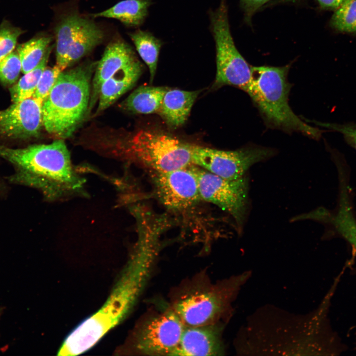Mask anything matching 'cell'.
Instances as JSON below:
<instances>
[{
    "mask_svg": "<svg viewBox=\"0 0 356 356\" xmlns=\"http://www.w3.org/2000/svg\"><path fill=\"white\" fill-rule=\"evenodd\" d=\"M55 34L56 65L62 71L91 51L104 37L93 21L75 12L62 17Z\"/></svg>",
    "mask_w": 356,
    "mask_h": 356,
    "instance_id": "ba28073f",
    "label": "cell"
},
{
    "mask_svg": "<svg viewBox=\"0 0 356 356\" xmlns=\"http://www.w3.org/2000/svg\"><path fill=\"white\" fill-rule=\"evenodd\" d=\"M250 275L249 272H246L216 288L186 295L175 303L173 309L185 326L215 324L229 309L231 302Z\"/></svg>",
    "mask_w": 356,
    "mask_h": 356,
    "instance_id": "52a82bcc",
    "label": "cell"
},
{
    "mask_svg": "<svg viewBox=\"0 0 356 356\" xmlns=\"http://www.w3.org/2000/svg\"><path fill=\"white\" fill-rule=\"evenodd\" d=\"M215 324L185 326L172 356H219L224 352L220 331Z\"/></svg>",
    "mask_w": 356,
    "mask_h": 356,
    "instance_id": "5bb4252c",
    "label": "cell"
},
{
    "mask_svg": "<svg viewBox=\"0 0 356 356\" xmlns=\"http://www.w3.org/2000/svg\"><path fill=\"white\" fill-rule=\"evenodd\" d=\"M290 66H251V80L246 92L268 128L287 133L298 132L318 139L324 131L308 124L289 105L292 86L288 80Z\"/></svg>",
    "mask_w": 356,
    "mask_h": 356,
    "instance_id": "3957f363",
    "label": "cell"
},
{
    "mask_svg": "<svg viewBox=\"0 0 356 356\" xmlns=\"http://www.w3.org/2000/svg\"><path fill=\"white\" fill-rule=\"evenodd\" d=\"M52 46H49L42 60L33 70L24 74L18 82L10 88L13 103L20 102L33 96L41 76L46 68Z\"/></svg>",
    "mask_w": 356,
    "mask_h": 356,
    "instance_id": "7402d4cb",
    "label": "cell"
},
{
    "mask_svg": "<svg viewBox=\"0 0 356 356\" xmlns=\"http://www.w3.org/2000/svg\"><path fill=\"white\" fill-rule=\"evenodd\" d=\"M335 10L331 27L340 33L356 34V0H346Z\"/></svg>",
    "mask_w": 356,
    "mask_h": 356,
    "instance_id": "cb8c5ba5",
    "label": "cell"
},
{
    "mask_svg": "<svg viewBox=\"0 0 356 356\" xmlns=\"http://www.w3.org/2000/svg\"><path fill=\"white\" fill-rule=\"evenodd\" d=\"M314 124L330 131L341 134L346 142L356 150V124L353 123L339 124L322 123L315 121Z\"/></svg>",
    "mask_w": 356,
    "mask_h": 356,
    "instance_id": "83f0119b",
    "label": "cell"
},
{
    "mask_svg": "<svg viewBox=\"0 0 356 356\" xmlns=\"http://www.w3.org/2000/svg\"><path fill=\"white\" fill-rule=\"evenodd\" d=\"M157 248L138 243L102 306L65 338L63 346L71 356L86 352L127 315L140 293L150 271Z\"/></svg>",
    "mask_w": 356,
    "mask_h": 356,
    "instance_id": "7a4b0ae2",
    "label": "cell"
},
{
    "mask_svg": "<svg viewBox=\"0 0 356 356\" xmlns=\"http://www.w3.org/2000/svg\"><path fill=\"white\" fill-rule=\"evenodd\" d=\"M140 57L147 65L151 83L155 75L162 41L151 33L138 29L130 34Z\"/></svg>",
    "mask_w": 356,
    "mask_h": 356,
    "instance_id": "ffe728a7",
    "label": "cell"
},
{
    "mask_svg": "<svg viewBox=\"0 0 356 356\" xmlns=\"http://www.w3.org/2000/svg\"><path fill=\"white\" fill-rule=\"evenodd\" d=\"M192 161L209 172L227 179L244 176L253 165L275 154L270 148L249 145L234 150H222L190 144Z\"/></svg>",
    "mask_w": 356,
    "mask_h": 356,
    "instance_id": "9c48e42d",
    "label": "cell"
},
{
    "mask_svg": "<svg viewBox=\"0 0 356 356\" xmlns=\"http://www.w3.org/2000/svg\"><path fill=\"white\" fill-rule=\"evenodd\" d=\"M22 64L18 52L12 51L0 61V81L10 85L17 80Z\"/></svg>",
    "mask_w": 356,
    "mask_h": 356,
    "instance_id": "d4e9b609",
    "label": "cell"
},
{
    "mask_svg": "<svg viewBox=\"0 0 356 356\" xmlns=\"http://www.w3.org/2000/svg\"><path fill=\"white\" fill-rule=\"evenodd\" d=\"M90 67L79 66L60 73L42 105L43 124L49 134L69 137L81 122L89 101Z\"/></svg>",
    "mask_w": 356,
    "mask_h": 356,
    "instance_id": "277c9868",
    "label": "cell"
},
{
    "mask_svg": "<svg viewBox=\"0 0 356 356\" xmlns=\"http://www.w3.org/2000/svg\"><path fill=\"white\" fill-rule=\"evenodd\" d=\"M332 222L337 231L356 249V219L346 190L341 193L339 206Z\"/></svg>",
    "mask_w": 356,
    "mask_h": 356,
    "instance_id": "603a6c76",
    "label": "cell"
},
{
    "mask_svg": "<svg viewBox=\"0 0 356 356\" xmlns=\"http://www.w3.org/2000/svg\"><path fill=\"white\" fill-rule=\"evenodd\" d=\"M143 65L139 60L119 70L102 85L97 112L103 111L131 89L138 79Z\"/></svg>",
    "mask_w": 356,
    "mask_h": 356,
    "instance_id": "2e32d148",
    "label": "cell"
},
{
    "mask_svg": "<svg viewBox=\"0 0 356 356\" xmlns=\"http://www.w3.org/2000/svg\"><path fill=\"white\" fill-rule=\"evenodd\" d=\"M210 19L216 49L217 72L213 87L228 85L246 92L251 77V66L235 45L224 0L211 12Z\"/></svg>",
    "mask_w": 356,
    "mask_h": 356,
    "instance_id": "8992f818",
    "label": "cell"
},
{
    "mask_svg": "<svg viewBox=\"0 0 356 356\" xmlns=\"http://www.w3.org/2000/svg\"><path fill=\"white\" fill-rule=\"evenodd\" d=\"M192 165L169 172L152 173L155 194L167 208L184 211L202 200Z\"/></svg>",
    "mask_w": 356,
    "mask_h": 356,
    "instance_id": "7c38bea8",
    "label": "cell"
},
{
    "mask_svg": "<svg viewBox=\"0 0 356 356\" xmlns=\"http://www.w3.org/2000/svg\"><path fill=\"white\" fill-rule=\"evenodd\" d=\"M62 71L57 65L53 67H46L41 76L32 97L43 104Z\"/></svg>",
    "mask_w": 356,
    "mask_h": 356,
    "instance_id": "4316f807",
    "label": "cell"
},
{
    "mask_svg": "<svg viewBox=\"0 0 356 356\" xmlns=\"http://www.w3.org/2000/svg\"><path fill=\"white\" fill-rule=\"evenodd\" d=\"M52 40L49 36H39L19 44L17 48L22 64V72L26 74L41 62Z\"/></svg>",
    "mask_w": 356,
    "mask_h": 356,
    "instance_id": "44dd1931",
    "label": "cell"
},
{
    "mask_svg": "<svg viewBox=\"0 0 356 356\" xmlns=\"http://www.w3.org/2000/svg\"><path fill=\"white\" fill-rule=\"evenodd\" d=\"M242 7L248 19L261 6L271 0H240Z\"/></svg>",
    "mask_w": 356,
    "mask_h": 356,
    "instance_id": "f1b7e54d",
    "label": "cell"
},
{
    "mask_svg": "<svg viewBox=\"0 0 356 356\" xmlns=\"http://www.w3.org/2000/svg\"><path fill=\"white\" fill-rule=\"evenodd\" d=\"M185 325L173 309L145 322L135 334L134 347L146 356H172Z\"/></svg>",
    "mask_w": 356,
    "mask_h": 356,
    "instance_id": "8fae6325",
    "label": "cell"
},
{
    "mask_svg": "<svg viewBox=\"0 0 356 356\" xmlns=\"http://www.w3.org/2000/svg\"><path fill=\"white\" fill-rule=\"evenodd\" d=\"M346 0H317L320 7L324 9H336Z\"/></svg>",
    "mask_w": 356,
    "mask_h": 356,
    "instance_id": "f546056e",
    "label": "cell"
},
{
    "mask_svg": "<svg viewBox=\"0 0 356 356\" xmlns=\"http://www.w3.org/2000/svg\"><path fill=\"white\" fill-rule=\"evenodd\" d=\"M151 3V0H124L92 16L114 18L126 26L138 27L145 20Z\"/></svg>",
    "mask_w": 356,
    "mask_h": 356,
    "instance_id": "d6986e66",
    "label": "cell"
},
{
    "mask_svg": "<svg viewBox=\"0 0 356 356\" xmlns=\"http://www.w3.org/2000/svg\"><path fill=\"white\" fill-rule=\"evenodd\" d=\"M116 155L151 173L165 172L193 164L190 144L166 133L142 130L118 142Z\"/></svg>",
    "mask_w": 356,
    "mask_h": 356,
    "instance_id": "5b68a950",
    "label": "cell"
},
{
    "mask_svg": "<svg viewBox=\"0 0 356 356\" xmlns=\"http://www.w3.org/2000/svg\"><path fill=\"white\" fill-rule=\"evenodd\" d=\"M192 168L197 178L202 200L229 213L241 227L246 214L248 182L245 176L236 179L220 177L196 166Z\"/></svg>",
    "mask_w": 356,
    "mask_h": 356,
    "instance_id": "30bf717a",
    "label": "cell"
},
{
    "mask_svg": "<svg viewBox=\"0 0 356 356\" xmlns=\"http://www.w3.org/2000/svg\"><path fill=\"white\" fill-rule=\"evenodd\" d=\"M0 157L15 168L11 182L38 190L48 202L87 195L86 180L73 165L62 139L22 148L0 145Z\"/></svg>",
    "mask_w": 356,
    "mask_h": 356,
    "instance_id": "6da1fadb",
    "label": "cell"
},
{
    "mask_svg": "<svg viewBox=\"0 0 356 356\" xmlns=\"http://www.w3.org/2000/svg\"><path fill=\"white\" fill-rule=\"evenodd\" d=\"M138 60L130 45L121 39L110 42L96 66L93 80L92 93L90 104L99 96L103 83L119 70Z\"/></svg>",
    "mask_w": 356,
    "mask_h": 356,
    "instance_id": "9a60e30c",
    "label": "cell"
},
{
    "mask_svg": "<svg viewBox=\"0 0 356 356\" xmlns=\"http://www.w3.org/2000/svg\"><path fill=\"white\" fill-rule=\"evenodd\" d=\"M0 313H1V312H0Z\"/></svg>",
    "mask_w": 356,
    "mask_h": 356,
    "instance_id": "4dcf8cb0",
    "label": "cell"
},
{
    "mask_svg": "<svg viewBox=\"0 0 356 356\" xmlns=\"http://www.w3.org/2000/svg\"><path fill=\"white\" fill-rule=\"evenodd\" d=\"M42 105L32 97L0 110V136L25 139L38 135L43 125Z\"/></svg>",
    "mask_w": 356,
    "mask_h": 356,
    "instance_id": "4fadbf2b",
    "label": "cell"
},
{
    "mask_svg": "<svg viewBox=\"0 0 356 356\" xmlns=\"http://www.w3.org/2000/svg\"><path fill=\"white\" fill-rule=\"evenodd\" d=\"M23 31L6 21L0 25V61L12 52Z\"/></svg>",
    "mask_w": 356,
    "mask_h": 356,
    "instance_id": "484cf974",
    "label": "cell"
},
{
    "mask_svg": "<svg viewBox=\"0 0 356 356\" xmlns=\"http://www.w3.org/2000/svg\"><path fill=\"white\" fill-rule=\"evenodd\" d=\"M200 91L168 89L158 113L171 127L180 126L187 120Z\"/></svg>",
    "mask_w": 356,
    "mask_h": 356,
    "instance_id": "e0dca14e",
    "label": "cell"
},
{
    "mask_svg": "<svg viewBox=\"0 0 356 356\" xmlns=\"http://www.w3.org/2000/svg\"><path fill=\"white\" fill-rule=\"evenodd\" d=\"M168 89L165 87L140 86L121 103V107L134 113L158 112Z\"/></svg>",
    "mask_w": 356,
    "mask_h": 356,
    "instance_id": "ac0fdd59",
    "label": "cell"
}]
</instances>
